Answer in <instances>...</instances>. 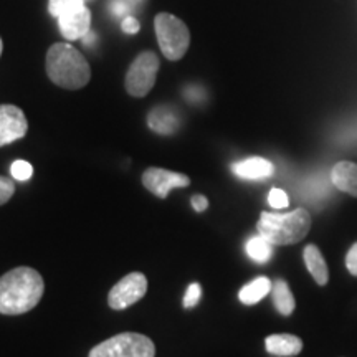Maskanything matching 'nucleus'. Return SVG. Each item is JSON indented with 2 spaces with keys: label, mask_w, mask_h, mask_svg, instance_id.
I'll use <instances>...</instances> for the list:
<instances>
[{
  "label": "nucleus",
  "mask_w": 357,
  "mask_h": 357,
  "mask_svg": "<svg viewBox=\"0 0 357 357\" xmlns=\"http://www.w3.org/2000/svg\"><path fill=\"white\" fill-rule=\"evenodd\" d=\"M45 293V281L37 270L17 266L0 276V314L19 316L32 311Z\"/></svg>",
  "instance_id": "f257e3e1"
},
{
  "label": "nucleus",
  "mask_w": 357,
  "mask_h": 357,
  "mask_svg": "<svg viewBox=\"0 0 357 357\" xmlns=\"http://www.w3.org/2000/svg\"><path fill=\"white\" fill-rule=\"evenodd\" d=\"M47 75L56 86L82 89L91 79V68L83 53L68 42L55 43L47 52Z\"/></svg>",
  "instance_id": "f03ea898"
},
{
  "label": "nucleus",
  "mask_w": 357,
  "mask_h": 357,
  "mask_svg": "<svg viewBox=\"0 0 357 357\" xmlns=\"http://www.w3.org/2000/svg\"><path fill=\"white\" fill-rule=\"evenodd\" d=\"M258 234L275 247L294 245L310 234L311 215L306 208H296L288 213L263 212L257 223Z\"/></svg>",
  "instance_id": "7ed1b4c3"
},
{
  "label": "nucleus",
  "mask_w": 357,
  "mask_h": 357,
  "mask_svg": "<svg viewBox=\"0 0 357 357\" xmlns=\"http://www.w3.org/2000/svg\"><path fill=\"white\" fill-rule=\"evenodd\" d=\"M155 37L162 55L171 61L182 60L190 47V32L176 15L160 12L154 19Z\"/></svg>",
  "instance_id": "20e7f679"
},
{
  "label": "nucleus",
  "mask_w": 357,
  "mask_h": 357,
  "mask_svg": "<svg viewBox=\"0 0 357 357\" xmlns=\"http://www.w3.org/2000/svg\"><path fill=\"white\" fill-rule=\"evenodd\" d=\"M88 357H155V346L144 334L121 333L93 347Z\"/></svg>",
  "instance_id": "39448f33"
},
{
  "label": "nucleus",
  "mask_w": 357,
  "mask_h": 357,
  "mask_svg": "<svg viewBox=\"0 0 357 357\" xmlns=\"http://www.w3.org/2000/svg\"><path fill=\"white\" fill-rule=\"evenodd\" d=\"M159 56L153 52H142L129 66L124 88L134 98H144L154 88L159 71Z\"/></svg>",
  "instance_id": "423d86ee"
},
{
  "label": "nucleus",
  "mask_w": 357,
  "mask_h": 357,
  "mask_svg": "<svg viewBox=\"0 0 357 357\" xmlns=\"http://www.w3.org/2000/svg\"><path fill=\"white\" fill-rule=\"evenodd\" d=\"M147 291V278L139 271L124 276L121 281L111 288L108 294V305L113 310H126L134 303L141 301Z\"/></svg>",
  "instance_id": "0eeeda50"
},
{
  "label": "nucleus",
  "mask_w": 357,
  "mask_h": 357,
  "mask_svg": "<svg viewBox=\"0 0 357 357\" xmlns=\"http://www.w3.org/2000/svg\"><path fill=\"white\" fill-rule=\"evenodd\" d=\"M142 184L151 194L158 195L159 199H167L174 189H184L190 184L189 176L181 172H172L167 169L149 167L142 174Z\"/></svg>",
  "instance_id": "6e6552de"
},
{
  "label": "nucleus",
  "mask_w": 357,
  "mask_h": 357,
  "mask_svg": "<svg viewBox=\"0 0 357 357\" xmlns=\"http://www.w3.org/2000/svg\"><path fill=\"white\" fill-rule=\"evenodd\" d=\"M29 121L25 113L15 105H0V147L25 137Z\"/></svg>",
  "instance_id": "1a4fd4ad"
},
{
  "label": "nucleus",
  "mask_w": 357,
  "mask_h": 357,
  "mask_svg": "<svg viewBox=\"0 0 357 357\" xmlns=\"http://www.w3.org/2000/svg\"><path fill=\"white\" fill-rule=\"evenodd\" d=\"M56 19L65 40H82L91 30V12L84 3L68 8Z\"/></svg>",
  "instance_id": "9d476101"
},
{
  "label": "nucleus",
  "mask_w": 357,
  "mask_h": 357,
  "mask_svg": "<svg viewBox=\"0 0 357 357\" xmlns=\"http://www.w3.org/2000/svg\"><path fill=\"white\" fill-rule=\"evenodd\" d=\"M147 126L153 129L154 132L160 134V136H171L181 128V119H178V114L171 106H155L147 114Z\"/></svg>",
  "instance_id": "9b49d317"
},
{
  "label": "nucleus",
  "mask_w": 357,
  "mask_h": 357,
  "mask_svg": "<svg viewBox=\"0 0 357 357\" xmlns=\"http://www.w3.org/2000/svg\"><path fill=\"white\" fill-rule=\"evenodd\" d=\"M231 171L236 177L247 178V181H260V178H268L275 174L273 162L263 158H248L238 160L231 166Z\"/></svg>",
  "instance_id": "f8f14e48"
},
{
  "label": "nucleus",
  "mask_w": 357,
  "mask_h": 357,
  "mask_svg": "<svg viewBox=\"0 0 357 357\" xmlns=\"http://www.w3.org/2000/svg\"><path fill=\"white\" fill-rule=\"evenodd\" d=\"M331 182L337 190L357 197V164L341 160L331 169Z\"/></svg>",
  "instance_id": "ddd939ff"
},
{
  "label": "nucleus",
  "mask_w": 357,
  "mask_h": 357,
  "mask_svg": "<svg viewBox=\"0 0 357 357\" xmlns=\"http://www.w3.org/2000/svg\"><path fill=\"white\" fill-rule=\"evenodd\" d=\"M265 347L271 356L293 357L303 351V341L294 334H271L265 339Z\"/></svg>",
  "instance_id": "4468645a"
},
{
  "label": "nucleus",
  "mask_w": 357,
  "mask_h": 357,
  "mask_svg": "<svg viewBox=\"0 0 357 357\" xmlns=\"http://www.w3.org/2000/svg\"><path fill=\"white\" fill-rule=\"evenodd\" d=\"M303 258H305L307 271H310L316 283L319 287H324L329 281V270L321 250L316 245H306L305 252H303Z\"/></svg>",
  "instance_id": "2eb2a0df"
},
{
  "label": "nucleus",
  "mask_w": 357,
  "mask_h": 357,
  "mask_svg": "<svg viewBox=\"0 0 357 357\" xmlns=\"http://www.w3.org/2000/svg\"><path fill=\"white\" fill-rule=\"evenodd\" d=\"M271 288H273V283H271L270 278L260 276V278H255L252 283L245 284V287L240 289L238 300L247 306L257 305L258 301H261L263 298L271 293Z\"/></svg>",
  "instance_id": "dca6fc26"
},
{
  "label": "nucleus",
  "mask_w": 357,
  "mask_h": 357,
  "mask_svg": "<svg viewBox=\"0 0 357 357\" xmlns=\"http://www.w3.org/2000/svg\"><path fill=\"white\" fill-rule=\"evenodd\" d=\"M271 296H273L276 311H278L281 316L293 314L294 307H296V301H294V296L287 281L276 280L273 283V288H271Z\"/></svg>",
  "instance_id": "f3484780"
},
{
  "label": "nucleus",
  "mask_w": 357,
  "mask_h": 357,
  "mask_svg": "<svg viewBox=\"0 0 357 357\" xmlns=\"http://www.w3.org/2000/svg\"><path fill=\"white\" fill-rule=\"evenodd\" d=\"M273 247L265 236H261L260 234L252 236V238L247 242V255L252 258L253 261L257 263H268L273 257Z\"/></svg>",
  "instance_id": "a211bd4d"
},
{
  "label": "nucleus",
  "mask_w": 357,
  "mask_h": 357,
  "mask_svg": "<svg viewBox=\"0 0 357 357\" xmlns=\"http://www.w3.org/2000/svg\"><path fill=\"white\" fill-rule=\"evenodd\" d=\"M10 174L13 178H17V181L25 182L33 176V167L32 164L26 162V160H15L10 167Z\"/></svg>",
  "instance_id": "6ab92c4d"
},
{
  "label": "nucleus",
  "mask_w": 357,
  "mask_h": 357,
  "mask_svg": "<svg viewBox=\"0 0 357 357\" xmlns=\"http://www.w3.org/2000/svg\"><path fill=\"white\" fill-rule=\"evenodd\" d=\"M82 3H84V0H48V10L53 17H58L68 8L82 6Z\"/></svg>",
  "instance_id": "aec40b11"
},
{
  "label": "nucleus",
  "mask_w": 357,
  "mask_h": 357,
  "mask_svg": "<svg viewBox=\"0 0 357 357\" xmlns=\"http://www.w3.org/2000/svg\"><path fill=\"white\" fill-rule=\"evenodd\" d=\"M268 204L271 207L276 208V211H281V208H287L289 205V197L284 190L281 189H271L270 194H268Z\"/></svg>",
  "instance_id": "412c9836"
},
{
  "label": "nucleus",
  "mask_w": 357,
  "mask_h": 357,
  "mask_svg": "<svg viewBox=\"0 0 357 357\" xmlns=\"http://www.w3.org/2000/svg\"><path fill=\"white\" fill-rule=\"evenodd\" d=\"M200 296H202V288H200L199 283H190L189 288H187L185 296H184V307L190 310V307H195L199 305Z\"/></svg>",
  "instance_id": "4be33fe9"
},
{
  "label": "nucleus",
  "mask_w": 357,
  "mask_h": 357,
  "mask_svg": "<svg viewBox=\"0 0 357 357\" xmlns=\"http://www.w3.org/2000/svg\"><path fill=\"white\" fill-rule=\"evenodd\" d=\"M15 194V184L10 177L0 176V205L7 204Z\"/></svg>",
  "instance_id": "5701e85b"
},
{
  "label": "nucleus",
  "mask_w": 357,
  "mask_h": 357,
  "mask_svg": "<svg viewBox=\"0 0 357 357\" xmlns=\"http://www.w3.org/2000/svg\"><path fill=\"white\" fill-rule=\"evenodd\" d=\"M346 268L349 270L351 275L357 276V243L351 247L349 252L346 255Z\"/></svg>",
  "instance_id": "b1692460"
},
{
  "label": "nucleus",
  "mask_w": 357,
  "mask_h": 357,
  "mask_svg": "<svg viewBox=\"0 0 357 357\" xmlns=\"http://www.w3.org/2000/svg\"><path fill=\"white\" fill-rule=\"evenodd\" d=\"M121 26H123V32L124 33H129V35L137 33V32H139V29H141L139 22L134 19V17H126V19L123 20V25Z\"/></svg>",
  "instance_id": "393cba45"
},
{
  "label": "nucleus",
  "mask_w": 357,
  "mask_h": 357,
  "mask_svg": "<svg viewBox=\"0 0 357 357\" xmlns=\"http://www.w3.org/2000/svg\"><path fill=\"white\" fill-rule=\"evenodd\" d=\"M192 207H194L195 212H205L208 208V200L204 195H194L192 197Z\"/></svg>",
  "instance_id": "a878e982"
},
{
  "label": "nucleus",
  "mask_w": 357,
  "mask_h": 357,
  "mask_svg": "<svg viewBox=\"0 0 357 357\" xmlns=\"http://www.w3.org/2000/svg\"><path fill=\"white\" fill-rule=\"evenodd\" d=\"M95 38H96L95 33H93L91 30H89V32L82 38V42H83L84 47H89V45H93V40H95Z\"/></svg>",
  "instance_id": "bb28decb"
},
{
  "label": "nucleus",
  "mask_w": 357,
  "mask_h": 357,
  "mask_svg": "<svg viewBox=\"0 0 357 357\" xmlns=\"http://www.w3.org/2000/svg\"><path fill=\"white\" fill-rule=\"evenodd\" d=\"M123 10H126V6H123V3H116V7H114V13H121Z\"/></svg>",
  "instance_id": "cd10ccee"
},
{
  "label": "nucleus",
  "mask_w": 357,
  "mask_h": 357,
  "mask_svg": "<svg viewBox=\"0 0 357 357\" xmlns=\"http://www.w3.org/2000/svg\"><path fill=\"white\" fill-rule=\"evenodd\" d=\"M2 50H3V43H2V38H0V55H2Z\"/></svg>",
  "instance_id": "c85d7f7f"
}]
</instances>
